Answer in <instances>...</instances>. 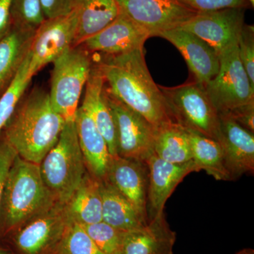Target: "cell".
Segmentation results:
<instances>
[{
  "label": "cell",
  "mask_w": 254,
  "mask_h": 254,
  "mask_svg": "<svg viewBox=\"0 0 254 254\" xmlns=\"http://www.w3.org/2000/svg\"><path fill=\"white\" fill-rule=\"evenodd\" d=\"M93 62L99 68L110 93L155 128L175 122L163 93L148 71L144 47L124 54H98L93 58Z\"/></svg>",
  "instance_id": "obj_1"
},
{
  "label": "cell",
  "mask_w": 254,
  "mask_h": 254,
  "mask_svg": "<svg viewBox=\"0 0 254 254\" xmlns=\"http://www.w3.org/2000/svg\"><path fill=\"white\" fill-rule=\"evenodd\" d=\"M65 123L49 93L34 88L20 100L4 127V138L20 158L40 165L58 143Z\"/></svg>",
  "instance_id": "obj_2"
},
{
  "label": "cell",
  "mask_w": 254,
  "mask_h": 254,
  "mask_svg": "<svg viewBox=\"0 0 254 254\" xmlns=\"http://www.w3.org/2000/svg\"><path fill=\"white\" fill-rule=\"evenodd\" d=\"M57 203L45 184L39 164L16 155L6 178L1 205L6 225L16 226Z\"/></svg>",
  "instance_id": "obj_3"
},
{
  "label": "cell",
  "mask_w": 254,
  "mask_h": 254,
  "mask_svg": "<svg viewBox=\"0 0 254 254\" xmlns=\"http://www.w3.org/2000/svg\"><path fill=\"white\" fill-rule=\"evenodd\" d=\"M40 167L45 184L55 201L66 204L86 175L74 121L65 123L58 143Z\"/></svg>",
  "instance_id": "obj_4"
},
{
  "label": "cell",
  "mask_w": 254,
  "mask_h": 254,
  "mask_svg": "<svg viewBox=\"0 0 254 254\" xmlns=\"http://www.w3.org/2000/svg\"><path fill=\"white\" fill-rule=\"evenodd\" d=\"M53 64L50 101L65 122H73L91 73L93 57L83 47L73 46Z\"/></svg>",
  "instance_id": "obj_5"
},
{
  "label": "cell",
  "mask_w": 254,
  "mask_h": 254,
  "mask_svg": "<svg viewBox=\"0 0 254 254\" xmlns=\"http://www.w3.org/2000/svg\"><path fill=\"white\" fill-rule=\"evenodd\" d=\"M159 88L175 122L218 141L220 118L204 87L194 81L181 86Z\"/></svg>",
  "instance_id": "obj_6"
},
{
  "label": "cell",
  "mask_w": 254,
  "mask_h": 254,
  "mask_svg": "<svg viewBox=\"0 0 254 254\" xmlns=\"http://www.w3.org/2000/svg\"><path fill=\"white\" fill-rule=\"evenodd\" d=\"M220 68L205 91L218 114L254 102V88L239 58L237 45L218 55Z\"/></svg>",
  "instance_id": "obj_7"
},
{
  "label": "cell",
  "mask_w": 254,
  "mask_h": 254,
  "mask_svg": "<svg viewBox=\"0 0 254 254\" xmlns=\"http://www.w3.org/2000/svg\"><path fill=\"white\" fill-rule=\"evenodd\" d=\"M104 93L115 123L118 156L146 162L154 153L155 127L112 94L105 83Z\"/></svg>",
  "instance_id": "obj_8"
},
{
  "label": "cell",
  "mask_w": 254,
  "mask_h": 254,
  "mask_svg": "<svg viewBox=\"0 0 254 254\" xmlns=\"http://www.w3.org/2000/svg\"><path fill=\"white\" fill-rule=\"evenodd\" d=\"M78 26L77 11L73 8L67 14L46 18L37 28L28 52V75L31 78L74 46Z\"/></svg>",
  "instance_id": "obj_9"
},
{
  "label": "cell",
  "mask_w": 254,
  "mask_h": 254,
  "mask_svg": "<svg viewBox=\"0 0 254 254\" xmlns=\"http://www.w3.org/2000/svg\"><path fill=\"white\" fill-rule=\"evenodd\" d=\"M119 12L149 33L150 37L181 28L196 14L180 0H116Z\"/></svg>",
  "instance_id": "obj_10"
},
{
  "label": "cell",
  "mask_w": 254,
  "mask_h": 254,
  "mask_svg": "<svg viewBox=\"0 0 254 254\" xmlns=\"http://www.w3.org/2000/svg\"><path fill=\"white\" fill-rule=\"evenodd\" d=\"M246 11L243 8H227L197 12L180 28L198 36L218 55L229 47L238 43L246 23Z\"/></svg>",
  "instance_id": "obj_11"
},
{
  "label": "cell",
  "mask_w": 254,
  "mask_h": 254,
  "mask_svg": "<svg viewBox=\"0 0 254 254\" xmlns=\"http://www.w3.org/2000/svg\"><path fill=\"white\" fill-rule=\"evenodd\" d=\"M219 118L218 141L232 181L247 174L254 175V133L240 126L226 114H219Z\"/></svg>",
  "instance_id": "obj_12"
},
{
  "label": "cell",
  "mask_w": 254,
  "mask_h": 254,
  "mask_svg": "<svg viewBox=\"0 0 254 254\" xmlns=\"http://www.w3.org/2000/svg\"><path fill=\"white\" fill-rule=\"evenodd\" d=\"M145 163L149 170L147 215L148 221L164 213L165 203L189 174L198 172L193 160L184 164H173L159 158L155 153Z\"/></svg>",
  "instance_id": "obj_13"
},
{
  "label": "cell",
  "mask_w": 254,
  "mask_h": 254,
  "mask_svg": "<svg viewBox=\"0 0 254 254\" xmlns=\"http://www.w3.org/2000/svg\"><path fill=\"white\" fill-rule=\"evenodd\" d=\"M149 33L119 12L118 16L103 29L81 43L90 53L117 55L143 48Z\"/></svg>",
  "instance_id": "obj_14"
},
{
  "label": "cell",
  "mask_w": 254,
  "mask_h": 254,
  "mask_svg": "<svg viewBox=\"0 0 254 254\" xmlns=\"http://www.w3.org/2000/svg\"><path fill=\"white\" fill-rule=\"evenodd\" d=\"M105 180L129 200L138 213L148 220L147 196L149 170L145 162L118 155L112 157Z\"/></svg>",
  "instance_id": "obj_15"
},
{
  "label": "cell",
  "mask_w": 254,
  "mask_h": 254,
  "mask_svg": "<svg viewBox=\"0 0 254 254\" xmlns=\"http://www.w3.org/2000/svg\"><path fill=\"white\" fill-rule=\"evenodd\" d=\"M158 36L176 47L186 61L195 82L205 88L216 76L220 68L218 55L198 36L181 28L163 32Z\"/></svg>",
  "instance_id": "obj_16"
},
{
  "label": "cell",
  "mask_w": 254,
  "mask_h": 254,
  "mask_svg": "<svg viewBox=\"0 0 254 254\" xmlns=\"http://www.w3.org/2000/svg\"><path fill=\"white\" fill-rule=\"evenodd\" d=\"M176 232L164 213L136 230L125 232L120 254H174Z\"/></svg>",
  "instance_id": "obj_17"
},
{
  "label": "cell",
  "mask_w": 254,
  "mask_h": 254,
  "mask_svg": "<svg viewBox=\"0 0 254 254\" xmlns=\"http://www.w3.org/2000/svg\"><path fill=\"white\" fill-rule=\"evenodd\" d=\"M68 221L64 205L57 203L19 232L16 237L18 248L26 254H39L57 235H63Z\"/></svg>",
  "instance_id": "obj_18"
},
{
  "label": "cell",
  "mask_w": 254,
  "mask_h": 254,
  "mask_svg": "<svg viewBox=\"0 0 254 254\" xmlns=\"http://www.w3.org/2000/svg\"><path fill=\"white\" fill-rule=\"evenodd\" d=\"M74 123L87 169L92 176L100 182L104 181L112 158L104 137L81 107L76 112Z\"/></svg>",
  "instance_id": "obj_19"
},
{
  "label": "cell",
  "mask_w": 254,
  "mask_h": 254,
  "mask_svg": "<svg viewBox=\"0 0 254 254\" xmlns=\"http://www.w3.org/2000/svg\"><path fill=\"white\" fill-rule=\"evenodd\" d=\"M104 87V78L93 62L81 108L91 117L98 131L104 137L110 154L115 157L118 156L116 131L113 115L105 99Z\"/></svg>",
  "instance_id": "obj_20"
},
{
  "label": "cell",
  "mask_w": 254,
  "mask_h": 254,
  "mask_svg": "<svg viewBox=\"0 0 254 254\" xmlns=\"http://www.w3.org/2000/svg\"><path fill=\"white\" fill-rule=\"evenodd\" d=\"M35 31L11 26L0 39V95L14 80L27 57Z\"/></svg>",
  "instance_id": "obj_21"
},
{
  "label": "cell",
  "mask_w": 254,
  "mask_h": 254,
  "mask_svg": "<svg viewBox=\"0 0 254 254\" xmlns=\"http://www.w3.org/2000/svg\"><path fill=\"white\" fill-rule=\"evenodd\" d=\"M100 192L103 221L123 232L136 230L148 223L131 202L106 180L100 182Z\"/></svg>",
  "instance_id": "obj_22"
},
{
  "label": "cell",
  "mask_w": 254,
  "mask_h": 254,
  "mask_svg": "<svg viewBox=\"0 0 254 254\" xmlns=\"http://www.w3.org/2000/svg\"><path fill=\"white\" fill-rule=\"evenodd\" d=\"M64 205L68 219L81 225L103 220L100 181L86 174L79 186Z\"/></svg>",
  "instance_id": "obj_23"
},
{
  "label": "cell",
  "mask_w": 254,
  "mask_h": 254,
  "mask_svg": "<svg viewBox=\"0 0 254 254\" xmlns=\"http://www.w3.org/2000/svg\"><path fill=\"white\" fill-rule=\"evenodd\" d=\"M73 8L78 17L74 46L101 31L119 14L116 0H75Z\"/></svg>",
  "instance_id": "obj_24"
},
{
  "label": "cell",
  "mask_w": 254,
  "mask_h": 254,
  "mask_svg": "<svg viewBox=\"0 0 254 254\" xmlns=\"http://www.w3.org/2000/svg\"><path fill=\"white\" fill-rule=\"evenodd\" d=\"M154 153L159 158L173 164L192 160L188 131L177 122H168L155 128Z\"/></svg>",
  "instance_id": "obj_25"
},
{
  "label": "cell",
  "mask_w": 254,
  "mask_h": 254,
  "mask_svg": "<svg viewBox=\"0 0 254 254\" xmlns=\"http://www.w3.org/2000/svg\"><path fill=\"white\" fill-rule=\"evenodd\" d=\"M187 129L190 137L192 160L198 171L204 170L219 181H232L225 168L223 153L218 141L198 132Z\"/></svg>",
  "instance_id": "obj_26"
},
{
  "label": "cell",
  "mask_w": 254,
  "mask_h": 254,
  "mask_svg": "<svg viewBox=\"0 0 254 254\" xmlns=\"http://www.w3.org/2000/svg\"><path fill=\"white\" fill-rule=\"evenodd\" d=\"M32 78L28 75V54L8 88L0 95V133L12 117Z\"/></svg>",
  "instance_id": "obj_27"
},
{
  "label": "cell",
  "mask_w": 254,
  "mask_h": 254,
  "mask_svg": "<svg viewBox=\"0 0 254 254\" xmlns=\"http://www.w3.org/2000/svg\"><path fill=\"white\" fill-rule=\"evenodd\" d=\"M61 237L62 254H104L78 222L69 220Z\"/></svg>",
  "instance_id": "obj_28"
},
{
  "label": "cell",
  "mask_w": 254,
  "mask_h": 254,
  "mask_svg": "<svg viewBox=\"0 0 254 254\" xmlns=\"http://www.w3.org/2000/svg\"><path fill=\"white\" fill-rule=\"evenodd\" d=\"M46 19L41 0H12L11 26L36 31Z\"/></svg>",
  "instance_id": "obj_29"
},
{
  "label": "cell",
  "mask_w": 254,
  "mask_h": 254,
  "mask_svg": "<svg viewBox=\"0 0 254 254\" xmlns=\"http://www.w3.org/2000/svg\"><path fill=\"white\" fill-rule=\"evenodd\" d=\"M88 235L104 254H120L125 232L104 221L82 225Z\"/></svg>",
  "instance_id": "obj_30"
},
{
  "label": "cell",
  "mask_w": 254,
  "mask_h": 254,
  "mask_svg": "<svg viewBox=\"0 0 254 254\" xmlns=\"http://www.w3.org/2000/svg\"><path fill=\"white\" fill-rule=\"evenodd\" d=\"M239 58L254 88V27L245 23L242 28L238 43Z\"/></svg>",
  "instance_id": "obj_31"
},
{
  "label": "cell",
  "mask_w": 254,
  "mask_h": 254,
  "mask_svg": "<svg viewBox=\"0 0 254 254\" xmlns=\"http://www.w3.org/2000/svg\"><path fill=\"white\" fill-rule=\"evenodd\" d=\"M197 12L216 11L227 8L253 9L249 0H180Z\"/></svg>",
  "instance_id": "obj_32"
},
{
  "label": "cell",
  "mask_w": 254,
  "mask_h": 254,
  "mask_svg": "<svg viewBox=\"0 0 254 254\" xmlns=\"http://www.w3.org/2000/svg\"><path fill=\"white\" fill-rule=\"evenodd\" d=\"M16 151L14 148L6 141L4 137L2 141L0 142V213H1V205H2L3 195L5 184L8 173L16 156Z\"/></svg>",
  "instance_id": "obj_33"
},
{
  "label": "cell",
  "mask_w": 254,
  "mask_h": 254,
  "mask_svg": "<svg viewBox=\"0 0 254 254\" xmlns=\"http://www.w3.org/2000/svg\"><path fill=\"white\" fill-rule=\"evenodd\" d=\"M224 113L230 117L240 126L254 133V102L237 107Z\"/></svg>",
  "instance_id": "obj_34"
},
{
  "label": "cell",
  "mask_w": 254,
  "mask_h": 254,
  "mask_svg": "<svg viewBox=\"0 0 254 254\" xmlns=\"http://www.w3.org/2000/svg\"><path fill=\"white\" fill-rule=\"evenodd\" d=\"M75 0H41L46 18L63 16L73 9Z\"/></svg>",
  "instance_id": "obj_35"
},
{
  "label": "cell",
  "mask_w": 254,
  "mask_h": 254,
  "mask_svg": "<svg viewBox=\"0 0 254 254\" xmlns=\"http://www.w3.org/2000/svg\"><path fill=\"white\" fill-rule=\"evenodd\" d=\"M12 0H0V39L11 27V8Z\"/></svg>",
  "instance_id": "obj_36"
},
{
  "label": "cell",
  "mask_w": 254,
  "mask_h": 254,
  "mask_svg": "<svg viewBox=\"0 0 254 254\" xmlns=\"http://www.w3.org/2000/svg\"><path fill=\"white\" fill-rule=\"evenodd\" d=\"M235 254H254V250L252 249H244Z\"/></svg>",
  "instance_id": "obj_37"
},
{
  "label": "cell",
  "mask_w": 254,
  "mask_h": 254,
  "mask_svg": "<svg viewBox=\"0 0 254 254\" xmlns=\"http://www.w3.org/2000/svg\"><path fill=\"white\" fill-rule=\"evenodd\" d=\"M249 1H250L251 6H252V8L254 7V0H249Z\"/></svg>",
  "instance_id": "obj_38"
},
{
  "label": "cell",
  "mask_w": 254,
  "mask_h": 254,
  "mask_svg": "<svg viewBox=\"0 0 254 254\" xmlns=\"http://www.w3.org/2000/svg\"><path fill=\"white\" fill-rule=\"evenodd\" d=\"M0 254H8L6 253V252H5V251L1 250V249H0Z\"/></svg>",
  "instance_id": "obj_39"
}]
</instances>
